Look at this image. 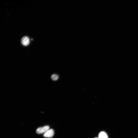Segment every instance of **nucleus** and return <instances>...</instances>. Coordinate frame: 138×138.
<instances>
[{"label": "nucleus", "mask_w": 138, "mask_h": 138, "mask_svg": "<svg viewBox=\"0 0 138 138\" xmlns=\"http://www.w3.org/2000/svg\"><path fill=\"white\" fill-rule=\"evenodd\" d=\"M50 127L48 126H46L43 127H39L37 129L36 132L39 134H45L47 131L49 129Z\"/></svg>", "instance_id": "nucleus-1"}, {"label": "nucleus", "mask_w": 138, "mask_h": 138, "mask_svg": "<svg viewBox=\"0 0 138 138\" xmlns=\"http://www.w3.org/2000/svg\"><path fill=\"white\" fill-rule=\"evenodd\" d=\"M54 132L52 129H49L47 131L44 135V136L46 138H51L54 136Z\"/></svg>", "instance_id": "nucleus-2"}, {"label": "nucleus", "mask_w": 138, "mask_h": 138, "mask_svg": "<svg viewBox=\"0 0 138 138\" xmlns=\"http://www.w3.org/2000/svg\"><path fill=\"white\" fill-rule=\"evenodd\" d=\"M21 42L23 45L25 46H27L30 43V40L29 39L28 37H24L21 39Z\"/></svg>", "instance_id": "nucleus-3"}, {"label": "nucleus", "mask_w": 138, "mask_h": 138, "mask_svg": "<svg viewBox=\"0 0 138 138\" xmlns=\"http://www.w3.org/2000/svg\"><path fill=\"white\" fill-rule=\"evenodd\" d=\"M99 138H108L107 134L104 131L100 132L99 134Z\"/></svg>", "instance_id": "nucleus-4"}, {"label": "nucleus", "mask_w": 138, "mask_h": 138, "mask_svg": "<svg viewBox=\"0 0 138 138\" xmlns=\"http://www.w3.org/2000/svg\"><path fill=\"white\" fill-rule=\"evenodd\" d=\"M59 77L56 74H53L51 76V78L53 80L55 81L57 80L59 78Z\"/></svg>", "instance_id": "nucleus-5"}, {"label": "nucleus", "mask_w": 138, "mask_h": 138, "mask_svg": "<svg viewBox=\"0 0 138 138\" xmlns=\"http://www.w3.org/2000/svg\"></svg>", "instance_id": "nucleus-6"}]
</instances>
